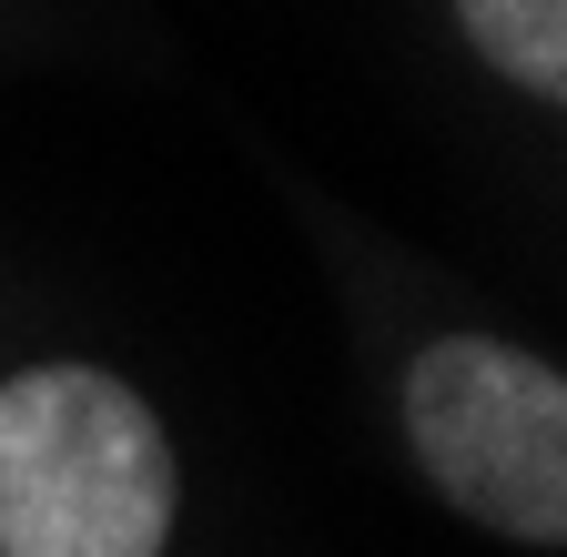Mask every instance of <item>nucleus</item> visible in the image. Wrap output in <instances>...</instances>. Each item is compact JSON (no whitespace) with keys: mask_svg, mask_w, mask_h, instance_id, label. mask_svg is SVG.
Listing matches in <instances>:
<instances>
[{"mask_svg":"<svg viewBox=\"0 0 567 557\" xmlns=\"http://www.w3.org/2000/svg\"><path fill=\"white\" fill-rule=\"evenodd\" d=\"M183 466L163 415L102 365L0 375V557H163Z\"/></svg>","mask_w":567,"mask_h":557,"instance_id":"obj_1","label":"nucleus"},{"mask_svg":"<svg viewBox=\"0 0 567 557\" xmlns=\"http://www.w3.org/2000/svg\"><path fill=\"white\" fill-rule=\"evenodd\" d=\"M456 21L496 82H517L527 102L567 92V0H456Z\"/></svg>","mask_w":567,"mask_h":557,"instance_id":"obj_3","label":"nucleus"},{"mask_svg":"<svg viewBox=\"0 0 567 557\" xmlns=\"http://www.w3.org/2000/svg\"><path fill=\"white\" fill-rule=\"evenodd\" d=\"M405 446L456 517L517 537V547L567 537V375L537 344H507V334L415 344L405 355Z\"/></svg>","mask_w":567,"mask_h":557,"instance_id":"obj_2","label":"nucleus"}]
</instances>
